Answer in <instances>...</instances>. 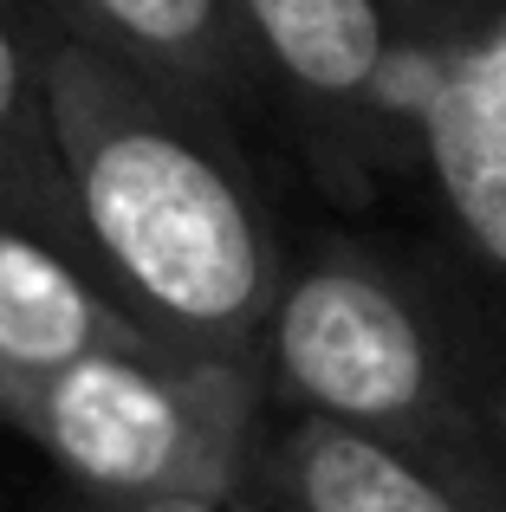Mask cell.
Instances as JSON below:
<instances>
[{
	"mask_svg": "<svg viewBox=\"0 0 506 512\" xmlns=\"http://www.w3.org/2000/svg\"><path fill=\"white\" fill-rule=\"evenodd\" d=\"M266 512H474L468 500L409 467L403 454L351 428L279 415L266 441Z\"/></svg>",
	"mask_w": 506,
	"mask_h": 512,
	"instance_id": "52a82bcc",
	"label": "cell"
},
{
	"mask_svg": "<svg viewBox=\"0 0 506 512\" xmlns=\"http://www.w3.org/2000/svg\"><path fill=\"white\" fill-rule=\"evenodd\" d=\"M260 383L279 415L351 428L474 512H506V344L455 260L377 240L286 253Z\"/></svg>",
	"mask_w": 506,
	"mask_h": 512,
	"instance_id": "7a4b0ae2",
	"label": "cell"
},
{
	"mask_svg": "<svg viewBox=\"0 0 506 512\" xmlns=\"http://www.w3.org/2000/svg\"><path fill=\"white\" fill-rule=\"evenodd\" d=\"M46 33L98 46L189 98L221 104L228 117L260 111L253 52L234 0H26Z\"/></svg>",
	"mask_w": 506,
	"mask_h": 512,
	"instance_id": "5b68a950",
	"label": "cell"
},
{
	"mask_svg": "<svg viewBox=\"0 0 506 512\" xmlns=\"http://www.w3.org/2000/svg\"><path fill=\"white\" fill-rule=\"evenodd\" d=\"M0 221L85 260L46 98V26L26 0H0Z\"/></svg>",
	"mask_w": 506,
	"mask_h": 512,
	"instance_id": "ba28073f",
	"label": "cell"
},
{
	"mask_svg": "<svg viewBox=\"0 0 506 512\" xmlns=\"http://www.w3.org/2000/svg\"><path fill=\"white\" fill-rule=\"evenodd\" d=\"M85 350H163L150 344L78 253L0 221V376H33Z\"/></svg>",
	"mask_w": 506,
	"mask_h": 512,
	"instance_id": "8992f818",
	"label": "cell"
},
{
	"mask_svg": "<svg viewBox=\"0 0 506 512\" xmlns=\"http://www.w3.org/2000/svg\"><path fill=\"white\" fill-rule=\"evenodd\" d=\"M46 512H266V480L247 493H85L72 487Z\"/></svg>",
	"mask_w": 506,
	"mask_h": 512,
	"instance_id": "9c48e42d",
	"label": "cell"
},
{
	"mask_svg": "<svg viewBox=\"0 0 506 512\" xmlns=\"http://www.w3.org/2000/svg\"><path fill=\"white\" fill-rule=\"evenodd\" d=\"M260 111H279L331 201L416 169V91L455 0H234Z\"/></svg>",
	"mask_w": 506,
	"mask_h": 512,
	"instance_id": "277c9868",
	"label": "cell"
},
{
	"mask_svg": "<svg viewBox=\"0 0 506 512\" xmlns=\"http://www.w3.org/2000/svg\"><path fill=\"white\" fill-rule=\"evenodd\" d=\"M260 363L85 350L0 376V422L85 493H247L266 480Z\"/></svg>",
	"mask_w": 506,
	"mask_h": 512,
	"instance_id": "3957f363",
	"label": "cell"
},
{
	"mask_svg": "<svg viewBox=\"0 0 506 512\" xmlns=\"http://www.w3.org/2000/svg\"><path fill=\"white\" fill-rule=\"evenodd\" d=\"M46 98L85 266L111 305L176 357L260 363L286 240L241 117L65 33H46Z\"/></svg>",
	"mask_w": 506,
	"mask_h": 512,
	"instance_id": "6da1fadb",
	"label": "cell"
}]
</instances>
